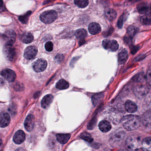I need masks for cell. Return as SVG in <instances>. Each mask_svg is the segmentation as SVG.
<instances>
[{"instance_id":"cell-23","label":"cell","mask_w":151,"mask_h":151,"mask_svg":"<svg viewBox=\"0 0 151 151\" xmlns=\"http://www.w3.org/2000/svg\"><path fill=\"white\" fill-rule=\"evenodd\" d=\"M70 135L69 134H58L56 135V139L58 142L61 144H65L70 138Z\"/></svg>"},{"instance_id":"cell-9","label":"cell","mask_w":151,"mask_h":151,"mask_svg":"<svg viewBox=\"0 0 151 151\" xmlns=\"http://www.w3.org/2000/svg\"><path fill=\"white\" fill-rule=\"evenodd\" d=\"M47 67V62L45 60L40 59L33 63L32 68L34 71L37 72H41L44 71Z\"/></svg>"},{"instance_id":"cell-39","label":"cell","mask_w":151,"mask_h":151,"mask_svg":"<svg viewBox=\"0 0 151 151\" xmlns=\"http://www.w3.org/2000/svg\"><path fill=\"white\" fill-rule=\"evenodd\" d=\"M113 31H114V29L113 28H111L110 29H109L108 31L106 32H105V36H109L110 34H112V32H113Z\"/></svg>"},{"instance_id":"cell-40","label":"cell","mask_w":151,"mask_h":151,"mask_svg":"<svg viewBox=\"0 0 151 151\" xmlns=\"http://www.w3.org/2000/svg\"><path fill=\"white\" fill-rule=\"evenodd\" d=\"M140 0H126V2L128 4H132L133 3H136V2H138V1H139Z\"/></svg>"},{"instance_id":"cell-25","label":"cell","mask_w":151,"mask_h":151,"mask_svg":"<svg viewBox=\"0 0 151 151\" xmlns=\"http://www.w3.org/2000/svg\"><path fill=\"white\" fill-rule=\"evenodd\" d=\"M75 35L77 39L80 40H84L87 37V33L84 29H79L76 31Z\"/></svg>"},{"instance_id":"cell-4","label":"cell","mask_w":151,"mask_h":151,"mask_svg":"<svg viewBox=\"0 0 151 151\" xmlns=\"http://www.w3.org/2000/svg\"><path fill=\"white\" fill-rule=\"evenodd\" d=\"M142 83H137V85L135 86L133 92L135 96L139 99H142L146 96L149 90V86L147 84H143Z\"/></svg>"},{"instance_id":"cell-30","label":"cell","mask_w":151,"mask_h":151,"mask_svg":"<svg viewBox=\"0 0 151 151\" xmlns=\"http://www.w3.org/2000/svg\"><path fill=\"white\" fill-rule=\"evenodd\" d=\"M104 95L103 94H98L93 95L92 97V101L94 106H96L103 99Z\"/></svg>"},{"instance_id":"cell-12","label":"cell","mask_w":151,"mask_h":151,"mask_svg":"<svg viewBox=\"0 0 151 151\" xmlns=\"http://www.w3.org/2000/svg\"><path fill=\"white\" fill-rule=\"evenodd\" d=\"M4 52L7 59L9 61H13L16 55L15 50L12 46H5Z\"/></svg>"},{"instance_id":"cell-31","label":"cell","mask_w":151,"mask_h":151,"mask_svg":"<svg viewBox=\"0 0 151 151\" xmlns=\"http://www.w3.org/2000/svg\"><path fill=\"white\" fill-rule=\"evenodd\" d=\"M74 3L77 6L81 8L86 7L89 4L88 0H75Z\"/></svg>"},{"instance_id":"cell-43","label":"cell","mask_w":151,"mask_h":151,"mask_svg":"<svg viewBox=\"0 0 151 151\" xmlns=\"http://www.w3.org/2000/svg\"><path fill=\"white\" fill-rule=\"evenodd\" d=\"M150 14L151 15V5H150Z\"/></svg>"},{"instance_id":"cell-41","label":"cell","mask_w":151,"mask_h":151,"mask_svg":"<svg viewBox=\"0 0 151 151\" xmlns=\"http://www.w3.org/2000/svg\"><path fill=\"white\" fill-rule=\"evenodd\" d=\"M138 49V48L137 47L132 46V47L131 48V52H132V53H133L134 54L135 53H136V52L137 51Z\"/></svg>"},{"instance_id":"cell-22","label":"cell","mask_w":151,"mask_h":151,"mask_svg":"<svg viewBox=\"0 0 151 151\" xmlns=\"http://www.w3.org/2000/svg\"><path fill=\"white\" fill-rule=\"evenodd\" d=\"M34 37L32 33L25 32L21 36V40L25 44H29L33 41Z\"/></svg>"},{"instance_id":"cell-17","label":"cell","mask_w":151,"mask_h":151,"mask_svg":"<svg viewBox=\"0 0 151 151\" xmlns=\"http://www.w3.org/2000/svg\"><path fill=\"white\" fill-rule=\"evenodd\" d=\"M88 30L92 35H97L101 31V27L99 24L93 22L89 24Z\"/></svg>"},{"instance_id":"cell-7","label":"cell","mask_w":151,"mask_h":151,"mask_svg":"<svg viewBox=\"0 0 151 151\" xmlns=\"http://www.w3.org/2000/svg\"><path fill=\"white\" fill-rule=\"evenodd\" d=\"M6 45L12 46L15 42L16 34L14 30H8L2 35Z\"/></svg>"},{"instance_id":"cell-10","label":"cell","mask_w":151,"mask_h":151,"mask_svg":"<svg viewBox=\"0 0 151 151\" xmlns=\"http://www.w3.org/2000/svg\"><path fill=\"white\" fill-rule=\"evenodd\" d=\"M1 76L7 81L13 83L16 78L15 72L10 69H5L1 71Z\"/></svg>"},{"instance_id":"cell-15","label":"cell","mask_w":151,"mask_h":151,"mask_svg":"<svg viewBox=\"0 0 151 151\" xmlns=\"http://www.w3.org/2000/svg\"><path fill=\"white\" fill-rule=\"evenodd\" d=\"M25 139V134L22 130L17 132L14 136L13 140L16 144H22Z\"/></svg>"},{"instance_id":"cell-37","label":"cell","mask_w":151,"mask_h":151,"mask_svg":"<svg viewBox=\"0 0 151 151\" xmlns=\"http://www.w3.org/2000/svg\"><path fill=\"white\" fill-rule=\"evenodd\" d=\"M45 48L47 52H52L53 49V43L51 41H48V42H47L45 45Z\"/></svg>"},{"instance_id":"cell-6","label":"cell","mask_w":151,"mask_h":151,"mask_svg":"<svg viewBox=\"0 0 151 151\" xmlns=\"http://www.w3.org/2000/svg\"><path fill=\"white\" fill-rule=\"evenodd\" d=\"M108 118L114 124H117L121 122L123 115L121 112L114 108H110L108 111Z\"/></svg>"},{"instance_id":"cell-38","label":"cell","mask_w":151,"mask_h":151,"mask_svg":"<svg viewBox=\"0 0 151 151\" xmlns=\"http://www.w3.org/2000/svg\"><path fill=\"white\" fill-rule=\"evenodd\" d=\"M123 15H122L119 17V19L117 22V27L119 29H121L123 27Z\"/></svg>"},{"instance_id":"cell-5","label":"cell","mask_w":151,"mask_h":151,"mask_svg":"<svg viewBox=\"0 0 151 151\" xmlns=\"http://www.w3.org/2000/svg\"><path fill=\"white\" fill-rule=\"evenodd\" d=\"M57 13L55 10L45 11L41 14L40 19L41 22L46 24H50L54 22L57 18Z\"/></svg>"},{"instance_id":"cell-42","label":"cell","mask_w":151,"mask_h":151,"mask_svg":"<svg viewBox=\"0 0 151 151\" xmlns=\"http://www.w3.org/2000/svg\"><path fill=\"white\" fill-rule=\"evenodd\" d=\"M124 40L125 41V42L127 43V44H130L131 43V40H130L128 38H124Z\"/></svg>"},{"instance_id":"cell-21","label":"cell","mask_w":151,"mask_h":151,"mask_svg":"<svg viewBox=\"0 0 151 151\" xmlns=\"http://www.w3.org/2000/svg\"><path fill=\"white\" fill-rule=\"evenodd\" d=\"M128 58V53L125 49H123L118 54V62L121 65L124 64Z\"/></svg>"},{"instance_id":"cell-8","label":"cell","mask_w":151,"mask_h":151,"mask_svg":"<svg viewBox=\"0 0 151 151\" xmlns=\"http://www.w3.org/2000/svg\"><path fill=\"white\" fill-rule=\"evenodd\" d=\"M102 46L105 49L111 52H115L119 47L117 41L113 40H105L102 42Z\"/></svg>"},{"instance_id":"cell-1","label":"cell","mask_w":151,"mask_h":151,"mask_svg":"<svg viewBox=\"0 0 151 151\" xmlns=\"http://www.w3.org/2000/svg\"><path fill=\"white\" fill-rule=\"evenodd\" d=\"M124 129L128 131H133L139 128L141 121L137 116L129 115L123 116L121 122Z\"/></svg>"},{"instance_id":"cell-33","label":"cell","mask_w":151,"mask_h":151,"mask_svg":"<svg viewBox=\"0 0 151 151\" xmlns=\"http://www.w3.org/2000/svg\"><path fill=\"white\" fill-rule=\"evenodd\" d=\"M146 80V76L143 73H139L134 77V81L137 83H142Z\"/></svg>"},{"instance_id":"cell-2","label":"cell","mask_w":151,"mask_h":151,"mask_svg":"<svg viewBox=\"0 0 151 151\" xmlns=\"http://www.w3.org/2000/svg\"><path fill=\"white\" fill-rule=\"evenodd\" d=\"M140 137L137 135H132L126 139V147L130 150H137L140 145H142Z\"/></svg>"},{"instance_id":"cell-19","label":"cell","mask_w":151,"mask_h":151,"mask_svg":"<svg viewBox=\"0 0 151 151\" xmlns=\"http://www.w3.org/2000/svg\"><path fill=\"white\" fill-rule=\"evenodd\" d=\"M99 127L100 130L103 132H108L111 129V125L110 123L106 120H102L100 122Z\"/></svg>"},{"instance_id":"cell-34","label":"cell","mask_w":151,"mask_h":151,"mask_svg":"<svg viewBox=\"0 0 151 151\" xmlns=\"http://www.w3.org/2000/svg\"><path fill=\"white\" fill-rule=\"evenodd\" d=\"M81 138L87 142H92L93 140V139L91 135L87 132H83L81 136Z\"/></svg>"},{"instance_id":"cell-14","label":"cell","mask_w":151,"mask_h":151,"mask_svg":"<svg viewBox=\"0 0 151 151\" xmlns=\"http://www.w3.org/2000/svg\"><path fill=\"white\" fill-rule=\"evenodd\" d=\"M24 128L28 132L32 130L34 127V116L33 115L29 114L24 121Z\"/></svg>"},{"instance_id":"cell-18","label":"cell","mask_w":151,"mask_h":151,"mask_svg":"<svg viewBox=\"0 0 151 151\" xmlns=\"http://www.w3.org/2000/svg\"><path fill=\"white\" fill-rule=\"evenodd\" d=\"M125 109L129 113H134L137 110V106L135 102L130 100L126 101L124 104Z\"/></svg>"},{"instance_id":"cell-24","label":"cell","mask_w":151,"mask_h":151,"mask_svg":"<svg viewBox=\"0 0 151 151\" xmlns=\"http://www.w3.org/2000/svg\"><path fill=\"white\" fill-rule=\"evenodd\" d=\"M105 15L109 21L112 22L114 21L116 17V13L114 9H109L105 12Z\"/></svg>"},{"instance_id":"cell-16","label":"cell","mask_w":151,"mask_h":151,"mask_svg":"<svg viewBox=\"0 0 151 151\" xmlns=\"http://www.w3.org/2000/svg\"><path fill=\"white\" fill-rule=\"evenodd\" d=\"M10 122V117L9 114L6 113H2L1 114L0 126L1 128H5L9 125Z\"/></svg>"},{"instance_id":"cell-3","label":"cell","mask_w":151,"mask_h":151,"mask_svg":"<svg viewBox=\"0 0 151 151\" xmlns=\"http://www.w3.org/2000/svg\"><path fill=\"white\" fill-rule=\"evenodd\" d=\"M125 137L126 134L123 131L118 132L115 133L109 139V142L110 145L114 147L119 146L124 141Z\"/></svg>"},{"instance_id":"cell-26","label":"cell","mask_w":151,"mask_h":151,"mask_svg":"<svg viewBox=\"0 0 151 151\" xmlns=\"http://www.w3.org/2000/svg\"><path fill=\"white\" fill-rule=\"evenodd\" d=\"M69 86V83L64 79L59 80L56 84V87L59 90H63L68 89Z\"/></svg>"},{"instance_id":"cell-28","label":"cell","mask_w":151,"mask_h":151,"mask_svg":"<svg viewBox=\"0 0 151 151\" xmlns=\"http://www.w3.org/2000/svg\"><path fill=\"white\" fill-rule=\"evenodd\" d=\"M142 146L145 150L151 151V137L144 139L142 140Z\"/></svg>"},{"instance_id":"cell-11","label":"cell","mask_w":151,"mask_h":151,"mask_svg":"<svg viewBox=\"0 0 151 151\" xmlns=\"http://www.w3.org/2000/svg\"><path fill=\"white\" fill-rule=\"evenodd\" d=\"M37 48L34 46H30L25 49L24 52V57L27 60L34 59L37 54Z\"/></svg>"},{"instance_id":"cell-20","label":"cell","mask_w":151,"mask_h":151,"mask_svg":"<svg viewBox=\"0 0 151 151\" xmlns=\"http://www.w3.org/2000/svg\"><path fill=\"white\" fill-rule=\"evenodd\" d=\"M53 97L51 94H47L43 98L41 101V106L44 109H47L49 107L52 101Z\"/></svg>"},{"instance_id":"cell-13","label":"cell","mask_w":151,"mask_h":151,"mask_svg":"<svg viewBox=\"0 0 151 151\" xmlns=\"http://www.w3.org/2000/svg\"><path fill=\"white\" fill-rule=\"evenodd\" d=\"M141 123L146 128H151V111L144 113L140 117Z\"/></svg>"},{"instance_id":"cell-27","label":"cell","mask_w":151,"mask_h":151,"mask_svg":"<svg viewBox=\"0 0 151 151\" xmlns=\"http://www.w3.org/2000/svg\"><path fill=\"white\" fill-rule=\"evenodd\" d=\"M137 9L139 13L142 14H146L149 12V7L145 3H141L138 5Z\"/></svg>"},{"instance_id":"cell-36","label":"cell","mask_w":151,"mask_h":151,"mask_svg":"<svg viewBox=\"0 0 151 151\" xmlns=\"http://www.w3.org/2000/svg\"><path fill=\"white\" fill-rule=\"evenodd\" d=\"M31 12H29L22 16L20 17H19V20L21 21V22L23 23V24H25L28 22V19H29V17L30 15Z\"/></svg>"},{"instance_id":"cell-29","label":"cell","mask_w":151,"mask_h":151,"mask_svg":"<svg viewBox=\"0 0 151 151\" xmlns=\"http://www.w3.org/2000/svg\"><path fill=\"white\" fill-rule=\"evenodd\" d=\"M139 29L137 27L133 26H130L127 28V32L130 37L132 38L138 32Z\"/></svg>"},{"instance_id":"cell-32","label":"cell","mask_w":151,"mask_h":151,"mask_svg":"<svg viewBox=\"0 0 151 151\" xmlns=\"http://www.w3.org/2000/svg\"><path fill=\"white\" fill-rule=\"evenodd\" d=\"M140 22L143 25H150L151 24V17L147 16H144L140 18Z\"/></svg>"},{"instance_id":"cell-35","label":"cell","mask_w":151,"mask_h":151,"mask_svg":"<svg viewBox=\"0 0 151 151\" xmlns=\"http://www.w3.org/2000/svg\"><path fill=\"white\" fill-rule=\"evenodd\" d=\"M146 82L149 87H151V68L149 69L147 72Z\"/></svg>"}]
</instances>
